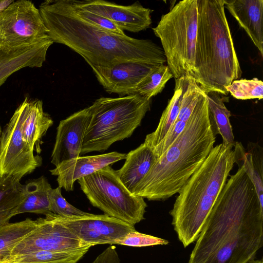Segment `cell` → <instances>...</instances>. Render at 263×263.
I'll return each mask as SVG.
<instances>
[{
  "mask_svg": "<svg viewBox=\"0 0 263 263\" xmlns=\"http://www.w3.org/2000/svg\"><path fill=\"white\" fill-rule=\"evenodd\" d=\"M227 180L187 263H247L263 246V205L242 165Z\"/></svg>",
  "mask_w": 263,
  "mask_h": 263,
  "instance_id": "cell-1",
  "label": "cell"
},
{
  "mask_svg": "<svg viewBox=\"0 0 263 263\" xmlns=\"http://www.w3.org/2000/svg\"><path fill=\"white\" fill-rule=\"evenodd\" d=\"M39 10L48 37L80 54L89 66L110 67L129 61L166 62L162 48L152 40L119 35L93 26L75 13L68 0L46 1Z\"/></svg>",
  "mask_w": 263,
  "mask_h": 263,
  "instance_id": "cell-2",
  "label": "cell"
},
{
  "mask_svg": "<svg viewBox=\"0 0 263 263\" xmlns=\"http://www.w3.org/2000/svg\"><path fill=\"white\" fill-rule=\"evenodd\" d=\"M215 139L204 92L183 130L156 160L133 195L160 201L178 193L208 156Z\"/></svg>",
  "mask_w": 263,
  "mask_h": 263,
  "instance_id": "cell-3",
  "label": "cell"
},
{
  "mask_svg": "<svg viewBox=\"0 0 263 263\" xmlns=\"http://www.w3.org/2000/svg\"><path fill=\"white\" fill-rule=\"evenodd\" d=\"M198 28L193 78L205 93L227 96L242 71L224 11L223 0H197Z\"/></svg>",
  "mask_w": 263,
  "mask_h": 263,
  "instance_id": "cell-4",
  "label": "cell"
},
{
  "mask_svg": "<svg viewBox=\"0 0 263 263\" xmlns=\"http://www.w3.org/2000/svg\"><path fill=\"white\" fill-rule=\"evenodd\" d=\"M233 146H214L178 193L170 214L184 248L195 242L236 162Z\"/></svg>",
  "mask_w": 263,
  "mask_h": 263,
  "instance_id": "cell-5",
  "label": "cell"
},
{
  "mask_svg": "<svg viewBox=\"0 0 263 263\" xmlns=\"http://www.w3.org/2000/svg\"><path fill=\"white\" fill-rule=\"evenodd\" d=\"M152 99L138 94L101 97L90 106L91 118L83 138L81 155L104 152L129 138L151 109Z\"/></svg>",
  "mask_w": 263,
  "mask_h": 263,
  "instance_id": "cell-6",
  "label": "cell"
},
{
  "mask_svg": "<svg viewBox=\"0 0 263 263\" xmlns=\"http://www.w3.org/2000/svg\"><path fill=\"white\" fill-rule=\"evenodd\" d=\"M197 28V0H183L162 15L153 28L175 79L194 76Z\"/></svg>",
  "mask_w": 263,
  "mask_h": 263,
  "instance_id": "cell-7",
  "label": "cell"
},
{
  "mask_svg": "<svg viewBox=\"0 0 263 263\" xmlns=\"http://www.w3.org/2000/svg\"><path fill=\"white\" fill-rule=\"evenodd\" d=\"M78 182L91 205L105 214L134 226L144 219V198L132 194L109 165Z\"/></svg>",
  "mask_w": 263,
  "mask_h": 263,
  "instance_id": "cell-8",
  "label": "cell"
},
{
  "mask_svg": "<svg viewBox=\"0 0 263 263\" xmlns=\"http://www.w3.org/2000/svg\"><path fill=\"white\" fill-rule=\"evenodd\" d=\"M48 30L39 8L30 1H13L0 12V49L9 51L37 44Z\"/></svg>",
  "mask_w": 263,
  "mask_h": 263,
  "instance_id": "cell-9",
  "label": "cell"
},
{
  "mask_svg": "<svg viewBox=\"0 0 263 263\" xmlns=\"http://www.w3.org/2000/svg\"><path fill=\"white\" fill-rule=\"evenodd\" d=\"M18 107L2 130L0 140V177L24 176L41 165L42 159L23 139Z\"/></svg>",
  "mask_w": 263,
  "mask_h": 263,
  "instance_id": "cell-10",
  "label": "cell"
},
{
  "mask_svg": "<svg viewBox=\"0 0 263 263\" xmlns=\"http://www.w3.org/2000/svg\"><path fill=\"white\" fill-rule=\"evenodd\" d=\"M50 214L85 246L114 245L128 232L136 230L134 226L105 214L72 216Z\"/></svg>",
  "mask_w": 263,
  "mask_h": 263,
  "instance_id": "cell-11",
  "label": "cell"
},
{
  "mask_svg": "<svg viewBox=\"0 0 263 263\" xmlns=\"http://www.w3.org/2000/svg\"><path fill=\"white\" fill-rule=\"evenodd\" d=\"M35 221V228L14 246L9 257L37 250L71 251L87 246L50 213Z\"/></svg>",
  "mask_w": 263,
  "mask_h": 263,
  "instance_id": "cell-12",
  "label": "cell"
},
{
  "mask_svg": "<svg viewBox=\"0 0 263 263\" xmlns=\"http://www.w3.org/2000/svg\"><path fill=\"white\" fill-rule=\"evenodd\" d=\"M71 1L80 8L109 20L123 31L138 32L149 28L152 23L151 14L153 10L138 2L123 6L103 0Z\"/></svg>",
  "mask_w": 263,
  "mask_h": 263,
  "instance_id": "cell-13",
  "label": "cell"
},
{
  "mask_svg": "<svg viewBox=\"0 0 263 263\" xmlns=\"http://www.w3.org/2000/svg\"><path fill=\"white\" fill-rule=\"evenodd\" d=\"M162 64L129 61L110 67L90 66L107 92L119 97L136 94L138 85L155 67Z\"/></svg>",
  "mask_w": 263,
  "mask_h": 263,
  "instance_id": "cell-14",
  "label": "cell"
},
{
  "mask_svg": "<svg viewBox=\"0 0 263 263\" xmlns=\"http://www.w3.org/2000/svg\"><path fill=\"white\" fill-rule=\"evenodd\" d=\"M91 118V109L88 107L60 122L51 156V162L55 167L81 156L83 138Z\"/></svg>",
  "mask_w": 263,
  "mask_h": 263,
  "instance_id": "cell-15",
  "label": "cell"
},
{
  "mask_svg": "<svg viewBox=\"0 0 263 263\" xmlns=\"http://www.w3.org/2000/svg\"><path fill=\"white\" fill-rule=\"evenodd\" d=\"M126 154L112 152L104 154L80 156L62 162L52 170L59 187L66 191L73 190L74 182L107 166L125 159Z\"/></svg>",
  "mask_w": 263,
  "mask_h": 263,
  "instance_id": "cell-16",
  "label": "cell"
},
{
  "mask_svg": "<svg viewBox=\"0 0 263 263\" xmlns=\"http://www.w3.org/2000/svg\"><path fill=\"white\" fill-rule=\"evenodd\" d=\"M18 108L23 139L33 151L40 154L43 143L42 139L53 121L50 116L44 112L41 100L26 97Z\"/></svg>",
  "mask_w": 263,
  "mask_h": 263,
  "instance_id": "cell-17",
  "label": "cell"
},
{
  "mask_svg": "<svg viewBox=\"0 0 263 263\" xmlns=\"http://www.w3.org/2000/svg\"><path fill=\"white\" fill-rule=\"evenodd\" d=\"M226 7L263 56V1L223 0Z\"/></svg>",
  "mask_w": 263,
  "mask_h": 263,
  "instance_id": "cell-18",
  "label": "cell"
},
{
  "mask_svg": "<svg viewBox=\"0 0 263 263\" xmlns=\"http://www.w3.org/2000/svg\"><path fill=\"white\" fill-rule=\"evenodd\" d=\"M53 42L48 37L34 45L9 51L0 49V86L12 74L24 67H41Z\"/></svg>",
  "mask_w": 263,
  "mask_h": 263,
  "instance_id": "cell-19",
  "label": "cell"
},
{
  "mask_svg": "<svg viewBox=\"0 0 263 263\" xmlns=\"http://www.w3.org/2000/svg\"><path fill=\"white\" fill-rule=\"evenodd\" d=\"M125 159L123 165L117 173L123 184L133 194L157 158L152 149L143 142L127 154Z\"/></svg>",
  "mask_w": 263,
  "mask_h": 263,
  "instance_id": "cell-20",
  "label": "cell"
},
{
  "mask_svg": "<svg viewBox=\"0 0 263 263\" xmlns=\"http://www.w3.org/2000/svg\"><path fill=\"white\" fill-rule=\"evenodd\" d=\"M236 162L242 166L252 181L258 197L263 205V150L257 143L249 142L246 150L240 142H235Z\"/></svg>",
  "mask_w": 263,
  "mask_h": 263,
  "instance_id": "cell-21",
  "label": "cell"
},
{
  "mask_svg": "<svg viewBox=\"0 0 263 263\" xmlns=\"http://www.w3.org/2000/svg\"><path fill=\"white\" fill-rule=\"evenodd\" d=\"M20 176L0 177V228L8 224L24 198L25 185Z\"/></svg>",
  "mask_w": 263,
  "mask_h": 263,
  "instance_id": "cell-22",
  "label": "cell"
},
{
  "mask_svg": "<svg viewBox=\"0 0 263 263\" xmlns=\"http://www.w3.org/2000/svg\"><path fill=\"white\" fill-rule=\"evenodd\" d=\"M51 186L44 176L25 184L24 198L19 205L15 215L24 213L46 215L51 213L48 192Z\"/></svg>",
  "mask_w": 263,
  "mask_h": 263,
  "instance_id": "cell-23",
  "label": "cell"
},
{
  "mask_svg": "<svg viewBox=\"0 0 263 263\" xmlns=\"http://www.w3.org/2000/svg\"><path fill=\"white\" fill-rule=\"evenodd\" d=\"M175 80L174 92L164 110L155 130L146 135L144 143L153 149L164 139L177 119L181 105L184 77Z\"/></svg>",
  "mask_w": 263,
  "mask_h": 263,
  "instance_id": "cell-24",
  "label": "cell"
},
{
  "mask_svg": "<svg viewBox=\"0 0 263 263\" xmlns=\"http://www.w3.org/2000/svg\"><path fill=\"white\" fill-rule=\"evenodd\" d=\"M91 247L71 251L37 250L10 256L1 263H77Z\"/></svg>",
  "mask_w": 263,
  "mask_h": 263,
  "instance_id": "cell-25",
  "label": "cell"
},
{
  "mask_svg": "<svg viewBox=\"0 0 263 263\" xmlns=\"http://www.w3.org/2000/svg\"><path fill=\"white\" fill-rule=\"evenodd\" d=\"M205 94L210 119L214 122L217 132L222 137V143L234 146V136L230 119L231 112L224 104L229 97L216 92Z\"/></svg>",
  "mask_w": 263,
  "mask_h": 263,
  "instance_id": "cell-26",
  "label": "cell"
},
{
  "mask_svg": "<svg viewBox=\"0 0 263 263\" xmlns=\"http://www.w3.org/2000/svg\"><path fill=\"white\" fill-rule=\"evenodd\" d=\"M35 220H24L0 228V263L8 257L14 246L36 227Z\"/></svg>",
  "mask_w": 263,
  "mask_h": 263,
  "instance_id": "cell-27",
  "label": "cell"
},
{
  "mask_svg": "<svg viewBox=\"0 0 263 263\" xmlns=\"http://www.w3.org/2000/svg\"><path fill=\"white\" fill-rule=\"evenodd\" d=\"M173 76L167 65H159L153 68L138 85L136 93L152 99L160 93Z\"/></svg>",
  "mask_w": 263,
  "mask_h": 263,
  "instance_id": "cell-28",
  "label": "cell"
},
{
  "mask_svg": "<svg viewBox=\"0 0 263 263\" xmlns=\"http://www.w3.org/2000/svg\"><path fill=\"white\" fill-rule=\"evenodd\" d=\"M204 91L191 76H184L181 105L177 119L187 122Z\"/></svg>",
  "mask_w": 263,
  "mask_h": 263,
  "instance_id": "cell-29",
  "label": "cell"
},
{
  "mask_svg": "<svg viewBox=\"0 0 263 263\" xmlns=\"http://www.w3.org/2000/svg\"><path fill=\"white\" fill-rule=\"evenodd\" d=\"M227 91L239 100L258 99L263 98V82L257 78L233 81L227 87Z\"/></svg>",
  "mask_w": 263,
  "mask_h": 263,
  "instance_id": "cell-30",
  "label": "cell"
},
{
  "mask_svg": "<svg viewBox=\"0 0 263 263\" xmlns=\"http://www.w3.org/2000/svg\"><path fill=\"white\" fill-rule=\"evenodd\" d=\"M50 212L62 216H86L90 213L81 211L70 204L62 195L61 187L50 189L48 192Z\"/></svg>",
  "mask_w": 263,
  "mask_h": 263,
  "instance_id": "cell-31",
  "label": "cell"
},
{
  "mask_svg": "<svg viewBox=\"0 0 263 263\" xmlns=\"http://www.w3.org/2000/svg\"><path fill=\"white\" fill-rule=\"evenodd\" d=\"M68 2L75 13L85 22L108 32L119 35L125 34L109 20L76 6L71 0H68Z\"/></svg>",
  "mask_w": 263,
  "mask_h": 263,
  "instance_id": "cell-32",
  "label": "cell"
},
{
  "mask_svg": "<svg viewBox=\"0 0 263 263\" xmlns=\"http://www.w3.org/2000/svg\"><path fill=\"white\" fill-rule=\"evenodd\" d=\"M168 243L166 239L141 233L136 230L128 232L115 241V244L134 247L166 245Z\"/></svg>",
  "mask_w": 263,
  "mask_h": 263,
  "instance_id": "cell-33",
  "label": "cell"
},
{
  "mask_svg": "<svg viewBox=\"0 0 263 263\" xmlns=\"http://www.w3.org/2000/svg\"><path fill=\"white\" fill-rule=\"evenodd\" d=\"M14 1H0V12L3 10L10 4H11Z\"/></svg>",
  "mask_w": 263,
  "mask_h": 263,
  "instance_id": "cell-34",
  "label": "cell"
},
{
  "mask_svg": "<svg viewBox=\"0 0 263 263\" xmlns=\"http://www.w3.org/2000/svg\"><path fill=\"white\" fill-rule=\"evenodd\" d=\"M247 263H263V261H262V259H260V260H252L251 261H250Z\"/></svg>",
  "mask_w": 263,
  "mask_h": 263,
  "instance_id": "cell-35",
  "label": "cell"
},
{
  "mask_svg": "<svg viewBox=\"0 0 263 263\" xmlns=\"http://www.w3.org/2000/svg\"><path fill=\"white\" fill-rule=\"evenodd\" d=\"M2 130L1 126L0 125V140H1V135H2Z\"/></svg>",
  "mask_w": 263,
  "mask_h": 263,
  "instance_id": "cell-36",
  "label": "cell"
}]
</instances>
